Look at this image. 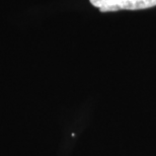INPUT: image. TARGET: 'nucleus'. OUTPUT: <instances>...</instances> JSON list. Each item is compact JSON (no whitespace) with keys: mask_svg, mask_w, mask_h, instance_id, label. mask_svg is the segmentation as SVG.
I'll use <instances>...</instances> for the list:
<instances>
[{"mask_svg":"<svg viewBox=\"0 0 156 156\" xmlns=\"http://www.w3.org/2000/svg\"><path fill=\"white\" fill-rule=\"evenodd\" d=\"M102 12L118 10H138L156 6V0H89Z\"/></svg>","mask_w":156,"mask_h":156,"instance_id":"f257e3e1","label":"nucleus"}]
</instances>
